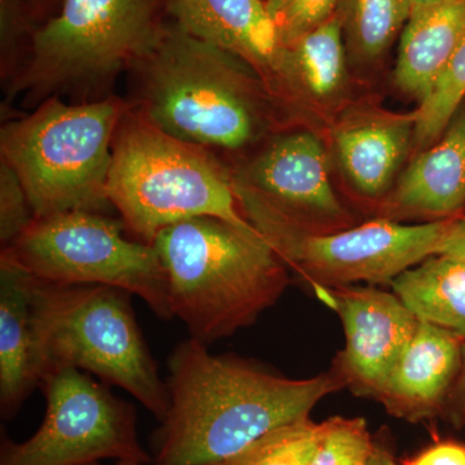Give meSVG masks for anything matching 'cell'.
Returning <instances> with one entry per match:
<instances>
[{
	"mask_svg": "<svg viewBox=\"0 0 465 465\" xmlns=\"http://www.w3.org/2000/svg\"><path fill=\"white\" fill-rule=\"evenodd\" d=\"M166 418L152 439L153 465H219L278 428L309 419L345 388L333 370L290 379L191 338L168 360Z\"/></svg>",
	"mask_w": 465,
	"mask_h": 465,
	"instance_id": "6da1fadb",
	"label": "cell"
},
{
	"mask_svg": "<svg viewBox=\"0 0 465 465\" xmlns=\"http://www.w3.org/2000/svg\"><path fill=\"white\" fill-rule=\"evenodd\" d=\"M152 244L173 317L207 345L255 322L289 286L286 264L252 225L195 217L167 226Z\"/></svg>",
	"mask_w": 465,
	"mask_h": 465,
	"instance_id": "7a4b0ae2",
	"label": "cell"
},
{
	"mask_svg": "<svg viewBox=\"0 0 465 465\" xmlns=\"http://www.w3.org/2000/svg\"><path fill=\"white\" fill-rule=\"evenodd\" d=\"M130 292L103 284H61L33 277L34 365L39 385L65 369L99 376L158 419L166 418L167 382L137 324Z\"/></svg>",
	"mask_w": 465,
	"mask_h": 465,
	"instance_id": "3957f363",
	"label": "cell"
},
{
	"mask_svg": "<svg viewBox=\"0 0 465 465\" xmlns=\"http://www.w3.org/2000/svg\"><path fill=\"white\" fill-rule=\"evenodd\" d=\"M244 69L251 67L173 25L131 69L137 79L136 113L204 149L244 148L262 124L258 84Z\"/></svg>",
	"mask_w": 465,
	"mask_h": 465,
	"instance_id": "277c9868",
	"label": "cell"
},
{
	"mask_svg": "<svg viewBox=\"0 0 465 465\" xmlns=\"http://www.w3.org/2000/svg\"><path fill=\"white\" fill-rule=\"evenodd\" d=\"M106 195L125 226L150 244L167 226L195 217L251 225L232 179L208 149L163 133L131 109L113 143Z\"/></svg>",
	"mask_w": 465,
	"mask_h": 465,
	"instance_id": "5b68a950",
	"label": "cell"
},
{
	"mask_svg": "<svg viewBox=\"0 0 465 465\" xmlns=\"http://www.w3.org/2000/svg\"><path fill=\"white\" fill-rule=\"evenodd\" d=\"M130 109L115 99L69 105L52 97L3 125L2 159L20 177L35 219L105 211L113 143Z\"/></svg>",
	"mask_w": 465,
	"mask_h": 465,
	"instance_id": "8992f818",
	"label": "cell"
},
{
	"mask_svg": "<svg viewBox=\"0 0 465 465\" xmlns=\"http://www.w3.org/2000/svg\"><path fill=\"white\" fill-rule=\"evenodd\" d=\"M234 189L250 224L317 296L358 282L391 284L407 269L439 253L451 220L407 225L384 217L341 231L318 232L258 192L237 183Z\"/></svg>",
	"mask_w": 465,
	"mask_h": 465,
	"instance_id": "52a82bcc",
	"label": "cell"
},
{
	"mask_svg": "<svg viewBox=\"0 0 465 465\" xmlns=\"http://www.w3.org/2000/svg\"><path fill=\"white\" fill-rule=\"evenodd\" d=\"M158 12L159 0H64L60 14L34 35L11 94L96 84L133 69L163 32Z\"/></svg>",
	"mask_w": 465,
	"mask_h": 465,
	"instance_id": "ba28073f",
	"label": "cell"
},
{
	"mask_svg": "<svg viewBox=\"0 0 465 465\" xmlns=\"http://www.w3.org/2000/svg\"><path fill=\"white\" fill-rule=\"evenodd\" d=\"M124 225L100 213L69 211L34 220L5 249L45 282L115 287L142 298L162 320H173L157 250L125 237Z\"/></svg>",
	"mask_w": 465,
	"mask_h": 465,
	"instance_id": "9c48e42d",
	"label": "cell"
},
{
	"mask_svg": "<svg viewBox=\"0 0 465 465\" xmlns=\"http://www.w3.org/2000/svg\"><path fill=\"white\" fill-rule=\"evenodd\" d=\"M41 387L47 402L41 428L25 442L3 437L0 465H91L104 459L152 463L137 437L134 407L108 385L65 369Z\"/></svg>",
	"mask_w": 465,
	"mask_h": 465,
	"instance_id": "30bf717a",
	"label": "cell"
},
{
	"mask_svg": "<svg viewBox=\"0 0 465 465\" xmlns=\"http://www.w3.org/2000/svg\"><path fill=\"white\" fill-rule=\"evenodd\" d=\"M341 316L345 345L332 370L360 397L378 400L419 320L394 292L370 286L324 290L318 295Z\"/></svg>",
	"mask_w": 465,
	"mask_h": 465,
	"instance_id": "8fae6325",
	"label": "cell"
},
{
	"mask_svg": "<svg viewBox=\"0 0 465 465\" xmlns=\"http://www.w3.org/2000/svg\"><path fill=\"white\" fill-rule=\"evenodd\" d=\"M232 180L314 231L349 228L351 217L333 191L326 150L308 131L278 137Z\"/></svg>",
	"mask_w": 465,
	"mask_h": 465,
	"instance_id": "7c38bea8",
	"label": "cell"
},
{
	"mask_svg": "<svg viewBox=\"0 0 465 465\" xmlns=\"http://www.w3.org/2000/svg\"><path fill=\"white\" fill-rule=\"evenodd\" d=\"M183 32L228 52L272 90H289L286 47L265 0H168Z\"/></svg>",
	"mask_w": 465,
	"mask_h": 465,
	"instance_id": "4fadbf2b",
	"label": "cell"
},
{
	"mask_svg": "<svg viewBox=\"0 0 465 465\" xmlns=\"http://www.w3.org/2000/svg\"><path fill=\"white\" fill-rule=\"evenodd\" d=\"M461 345L458 336L419 321L376 401L388 414L411 423L440 414L460 370Z\"/></svg>",
	"mask_w": 465,
	"mask_h": 465,
	"instance_id": "5bb4252c",
	"label": "cell"
},
{
	"mask_svg": "<svg viewBox=\"0 0 465 465\" xmlns=\"http://www.w3.org/2000/svg\"><path fill=\"white\" fill-rule=\"evenodd\" d=\"M465 207V108H460L442 136L420 153L401 176L387 202L388 211L452 219Z\"/></svg>",
	"mask_w": 465,
	"mask_h": 465,
	"instance_id": "9a60e30c",
	"label": "cell"
},
{
	"mask_svg": "<svg viewBox=\"0 0 465 465\" xmlns=\"http://www.w3.org/2000/svg\"><path fill=\"white\" fill-rule=\"evenodd\" d=\"M33 275L8 250L0 256V412L17 414L39 385L34 365Z\"/></svg>",
	"mask_w": 465,
	"mask_h": 465,
	"instance_id": "2e32d148",
	"label": "cell"
},
{
	"mask_svg": "<svg viewBox=\"0 0 465 465\" xmlns=\"http://www.w3.org/2000/svg\"><path fill=\"white\" fill-rule=\"evenodd\" d=\"M464 39L465 0L414 9L401 35L396 84L421 103Z\"/></svg>",
	"mask_w": 465,
	"mask_h": 465,
	"instance_id": "e0dca14e",
	"label": "cell"
},
{
	"mask_svg": "<svg viewBox=\"0 0 465 465\" xmlns=\"http://www.w3.org/2000/svg\"><path fill=\"white\" fill-rule=\"evenodd\" d=\"M415 113L381 116L345 125L335 142L342 170L360 194L379 198L387 193L414 143Z\"/></svg>",
	"mask_w": 465,
	"mask_h": 465,
	"instance_id": "ac0fdd59",
	"label": "cell"
},
{
	"mask_svg": "<svg viewBox=\"0 0 465 465\" xmlns=\"http://www.w3.org/2000/svg\"><path fill=\"white\" fill-rule=\"evenodd\" d=\"M391 286L419 321L465 341V262L433 255L401 273Z\"/></svg>",
	"mask_w": 465,
	"mask_h": 465,
	"instance_id": "d6986e66",
	"label": "cell"
},
{
	"mask_svg": "<svg viewBox=\"0 0 465 465\" xmlns=\"http://www.w3.org/2000/svg\"><path fill=\"white\" fill-rule=\"evenodd\" d=\"M289 90L326 100L341 91L345 78V45L341 18L329 21L286 47Z\"/></svg>",
	"mask_w": 465,
	"mask_h": 465,
	"instance_id": "ffe728a7",
	"label": "cell"
},
{
	"mask_svg": "<svg viewBox=\"0 0 465 465\" xmlns=\"http://www.w3.org/2000/svg\"><path fill=\"white\" fill-rule=\"evenodd\" d=\"M411 12L409 0H341L336 15L351 56L371 63L405 29Z\"/></svg>",
	"mask_w": 465,
	"mask_h": 465,
	"instance_id": "44dd1931",
	"label": "cell"
},
{
	"mask_svg": "<svg viewBox=\"0 0 465 465\" xmlns=\"http://www.w3.org/2000/svg\"><path fill=\"white\" fill-rule=\"evenodd\" d=\"M464 99L465 39L415 112L414 143L418 149L430 148L442 136Z\"/></svg>",
	"mask_w": 465,
	"mask_h": 465,
	"instance_id": "7402d4cb",
	"label": "cell"
},
{
	"mask_svg": "<svg viewBox=\"0 0 465 465\" xmlns=\"http://www.w3.org/2000/svg\"><path fill=\"white\" fill-rule=\"evenodd\" d=\"M321 436L311 418L278 428L219 465H309Z\"/></svg>",
	"mask_w": 465,
	"mask_h": 465,
	"instance_id": "603a6c76",
	"label": "cell"
},
{
	"mask_svg": "<svg viewBox=\"0 0 465 465\" xmlns=\"http://www.w3.org/2000/svg\"><path fill=\"white\" fill-rule=\"evenodd\" d=\"M375 437L365 419L333 416L321 423V436L309 465H369Z\"/></svg>",
	"mask_w": 465,
	"mask_h": 465,
	"instance_id": "cb8c5ba5",
	"label": "cell"
},
{
	"mask_svg": "<svg viewBox=\"0 0 465 465\" xmlns=\"http://www.w3.org/2000/svg\"><path fill=\"white\" fill-rule=\"evenodd\" d=\"M341 0H265L281 42L289 47L335 16Z\"/></svg>",
	"mask_w": 465,
	"mask_h": 465,
	"instance_id": "d4e9b609",
	"label": "cell"
},
{
	"mask_svg": "<svg viewBox=\"0 0 465 465\" xmlns=\"http://www.w3.org/2000/svg\"><path fill=\"white\" fill-rule=\"evenodd\" d=\"M35 220L20 177L5 159L0 162V241L11 246Z\"/></svg>",
	"mask_w": 465,
	"mask_h": 465,
	"instance_id": "484cf974",
	"label": "cell"
},
{
	"mask_svg": "<svg viewBox=\"0 0 465 465\" xmlns=\"http://www.w3.org/2000/svg\"><path fill=\"white\" fill-rule=\"evenodd\" d=\"M403 465H465V445L442 440L419 452Z\"/></svg>",
	"mask_w": 465,
	"mask_h": 465,
	"instance_id": "4316f807",
	"label": "cell"
},
{
	"mask_svg": "<svg viewBox=\"0 0 465 465\" xmlns=\"http://www.w3.org/2000/svg\"><path fill=\"white\" fill-rule=\"evenodd\" d=\"M437 255L450 256L465 262V213L450 220Z\"/></svg>",
	"mask_w": 465,
	"mask_h": 465,
	"instance_id": "83f0119b",
	"label": "cell"
},
{
	"mask_svg": "<svg viewBox=\"0 0 465 465\" xmlns=\"http://www.w3.org/2000/svg\"><path fill=\"white\" fill-rule=\"evenodd\" d=\"M443 412H446L455 423H465V341L461 345L460 370H459L454 387L450 391L448 402H446Z\"/></svg>",
	"mask_w": 465,
	"mask_h": 465,
	"instance_id": "f1b7e54d",
	"label": "cell"
},
{
	"mask_svg": "<svg viewBox=\"0 0 465 465\" xmlns=\"http://www.w3.org/2000/svg\"><path fill=\"white\" fill-rule=\"evenodd\" d=\"M369 465H397L393 449L388 439H376L374 454Z\"/></svg>",
	"mask_w": 465,
	"mask_h": 465,
	"instance_id": "f546056e",
	"label": "cell"
},
{
	"mask_svg": "<svg viewBox=\"0 0 465 465\" xmlns=\"http://www.w3.org/2000/svg\"><path fill=\"white\" fill-rule=\"evenodd\" d=\"M410 5H411L412 11L414 9L427 7V5H434V3L439 2V0H409Z\"/></svg>",
	"mask_w": 465,
	"mask_h": 465,
	"instance_id": "4dcf8cb0",
	"label": "cell"
},
{
	"mask_svg": "<svg viewBox=\"0 0 465 465\" xmlns=\"http://www.w3.org/2000/svg\"><path fill=\"white\" fill-rule=\"evenodd\" d=\"M91 465H99V463L96 464H91ZM116 465H142L139 463H134V461H118Z\"/></svg>",
	"mask_w": 465,
	"mask_h": 465,
	"instance_id": "1f68e13d",
	"label": "cell"
}]
</instances>
